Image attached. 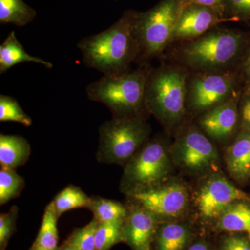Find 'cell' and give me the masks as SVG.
I'll use <instances>...</instances> for the list:
<instances>
[{
    "mask_svg": "<svg viewBox=\"0 0 250 250\" xmlns=\"http://www.w3.org/2000/svg\"><path fill=\"white\" fill-rule=\"evenodd\" d=\"M136 14L126 11L106 30L78 42L85 65L106 77L119 76L128 72L131 62L139 55L134 34Z\"/></svg>",
    "mask_w": 250,
    "mask_h": 250,
    "instance_id": "obj_1",
    "label": "cell"
},
{
    "mask_svg": "<svg viewBox=\"0 0 250 250\" xmlns=\"http://www.w3.org/2000/svg\"><path fill=\"white\" fill-rule=\"evenodd\" d=\"M150 72L143 67L119 76H103L87 86V96L91 101L106 105L113 118H135L133 115L146 106L145 95Z\"/></svg>",
    "mask_w": 250,
    "mask_h": 250,
    "instance_id": "obj_2",
    "label": "cell"
},
{
    "mask_svg": "<svg viewBox=\"0 0 250 250\" xmlns=\"http://www.w3.org/2000/svg\"><path fill=\"white\" fill-rule=\"evenodd\" d=\"M182 9V0H162L146 12L136 13L134 34L139 55L153 57L168 45Z\"/></svg>",
    "mask_w": 250,
    "mask_h": 250,
    "instance_id": "obj_3",
    "label": "cell"
},
{
    "mask_svg": "<svg viewBox=\"0 0 250 250\" xmlns=\"http://www.w3.org/2000/svg\"><path fill=\"white\" fill-rule=\"evenodd\" d=\"M185 96L186 75L180 70L164 68L149 74L146 106L163 121H176L182 116Z\"/></svg>",
    "mask_w": 250,
    "mask_h": 250,
    "instance_id": "obj_4",
    "label": "cell"
},
{
    "mask_svg": "<svg viewBox=\"0 0 250 250\" xmlns=\"http://www.w3.org/2000/svg\"><path fill=\"white\" fill-rule=\"evenodd\" d=\"M98 160L121 164L129 159L147 137V126L139 117L116 119L100 126Z\"/></svg>",
    "mask_w": 250,
    "mask_h": 250,
    "instance_id": "obj_5",
    "label": "cell"
},
{
    "mask_svg": "<svg viewBox=\"0 0 250 250\" xmlns=\"http://www.w3.org/2000/svg\"><path fill=\"white\" fill-rule=\"evenodd\" d=\"M243 42V36L240 33L213 31L186 46L183 50L184 59L195 68H219L236 58Z\"/></svg>",
    "mask_w": 250,
    "mask_h": 250,
    "instance_id": "obj_6",
    "label": "cell"
},
{
    "mask_svg": "<svg viewBox=\"0 0 250 250\" xmlns=\"http://www.w3.org/2000/svg\"><path fill=\"white\" fill-rule=\"evenodd\" d=\"M168 160L159 142L149 143L126 166L125 181L134 187L131 192L151 188L166 177Z\"/></svg>",
    "mask_w": 250,
    "mask_h": 250,
    "instance_id": "obj_7",
    "label": "cell"
},
{
    "mask_svg": "<svg viewBox=\"0 0 250 250\" xmlns=\"http://www.w3.org/2000/svg\"><path fill=\"white\" fill-rule=\"evenodd\" d=\"M130 195L155 217L177 216L183 211L187 203V191L179 184L139 190Z\"/></svg>",
    "mask_w": 250,
    "mask_h": 250,
    "instance_id": "obj_8",
    "label": "cell"
},
{
    "mask_svg": "<svg viewBox=\"0 0 250 250\" xmlns=\"http://www.w3.org/2000/svg\"><path fill=\"white\" fill-rule=\"evenodd\" d=\"M236 200L250 201V198L223 177H213L208 181L197 199L200 213L207 218L220 216L228 206Z\"/></svg>",
    "mask_w": 250,
    "mask_h": 250,
    "instance_id": "obj_9",
    "label": "cell"
},
{
    "mask_svg": "<svg viewBox=\"0 0 250 250\" xmlns=\"http://www.w3.org/2000/svg\"><path fill=\"white\" fill-rule=\"evenodd\" d=\"M228 21H237L233 18L223 17L205 6L189 5L183 8L179 15L173 39H185L205 34L210 28Z\"/></svg>",
    "mask_w": 250,
    "mask_h": 250,
    "instance_id": "obj_10",
    "label": "cell"
},
{
    "mask_svg": "<svg viewBox=\"0 0 250 250\" xmlns=\"http://www.w3.org/2000/svg\"><path fill=\"white\" fill-rule=\"evenodd\" d=\"M233 80L225 74L203 75L195 79L190 89L194 107L205 109L223 101L233 90Z\"/></svg>",
    "mask_w": 250,
    "mask_h": 250,
    "instance_id": "obj_11",
    "label": "cell"
},
{
    "mask_svg": "<svg viewBox=\"0 0 250 250\" xmlns=\"http://www.w3.org/2000/svg\"><path fill=\"white\" fill-rule=\"evenodd\" d=\"M155 229L156 217L143 207H136L124 227L123 237L134 250H150Z\"/></svg>",
    "mask_w": 250,
    "mask_h": 250,
    "instance_id": "obj_12",
    "label": "cell"
},
{
    "mask_svg": "<svg viewBox=\"0 0 250 250\" xmlns=\"http://www.w3.org/2000/svg\"><path fill=\"white\" fill-rule=\"evenodd\" d=\"M179 153L182 162L192 169L201 168L208 165L216 156L212 143L196 131L189 133L182 139Z\"/></svg>",
    "mask_w": 250,
    "mask_h": 250,
    "instance_id": "obj_13",
    "label": "cell"
},
{
    "mask_svg": "<svg viewBox=\"0 0 250 250\" xmlns=\"http://www.w3.org/2000/svg\"><path fill=\"white\" fill-rule=\"evenodd\" d=\"M237 122L235 105L229 103L219 106L205 115L201 124L204 129L213 137L223 139L232 132Z\"/></svg>",
    "mask_w": 250,
    "mask_h": 250,
    "instance_id": "obj_14",
    "label": "cell"
},
{
    "mask_svg": "<svg viewBox=\"0 0 250 250\" xmlns=\"http://www.w3.org/2000/svg\"><path fill=\"white\" fill-rule=\"evenodd\" d=\"M30 154V145L22 136L0 135V164L1 167L14 170L24 165Z\"/></svg>",
    "mask_w": 250,
    "mask_h": 250,
    "instance_id": "obj_15",
    "label": "cell"
},
{
    "mask_svg": "<svg viewBox=\"0 0 250 250\" xmlns=\"http://www.w3.org/2000/svg\"><path fill=\"white\" fill-rule=\"evenodd\" d=\"M24 62L41 64L49 69L53 67L51 62L27 53L18 41L15 31H11L0 45V74H4L11 67Z\"/></svg>",
    "mask_w": 250,
    "mask_h": 250,
    "instance_id": "obj_16",
    "label": "cell"
},
{
    "mask_svg": "<svg viewBox=\"0 0 250 250\" xmlns=\"http://www.w3.org/2000/svg\"><path fill=\"white\" fill-rule=\"evenodd\" d=\"M35 10L23 0H0V23L24 27L35 18Z\"/></svg>",
    "mask_w": 250,
    "mask_h": 250,
    "instance_id": "obj_17",
    "label": "cell"
},
{
    "mask_svg": "<svg viewBox=\"0 0 250 250\" xmlns=\"http://www.w3.org/2000/svg\"><path fill=\"white\" fill-rule=\"evenodd\" d=\"M218 227L227 231H249L250 207L244 203L228 206L220 215Z\"/></svg>",
    "mask_w": 250,
    "mask_h": 250,
    "instance_id": "obj_18",
    "label": "cell"
},
{
    "mask_svg": "<svg viewBox=\"0 0 250 250\" xmlns=\"http://www.w3.org/2000/svg\"><path fill=\"white\" fill-rule=\"evenodd\" d=\"M228 168L238 178H244L250 173V139L243 136L237 140L229 149Z\"/></svg>",
    "mask_w": 250,
    "mask_h": 250,
    "instance_id": "obj_19",
    "label": "cell"
},
{
    "mask_svg": "<svg viewBox=\"0 0 250 250\" xmlns=\"http://www.w3.org/2000/svg\"><path fill=\"white\" fill-rule=\"evenodd\" d=\"M59 217L52 202L47 206L42 218L39 235L34 246L45 249H55L58 248L59 235L57 229V220Z\"/></svg>",
    "mask_w": 250,
    "mask_h": 250,
    "instance_id": "obj_20",
    "label": "cell"
},
{
    "mask_svg": "<svg viewBox=\"0 0 250 250\" xmlns=\"http://www.w3.org/2000/svg\"><path fill=\"white\" fill-rule=\"evenodd\" d=\"M92 210L95 220L98 223H111V222L124 220L127 215L126 208L119 202L107 199H92L88 207Z\"/></svg>",
    "mask_w": 250,
    "mask_h": 250,
    "instance_id": "obj_21",
    "label": "cell"
},
{
    "mask_svg": "<svg viewBox=\"0 0 250 250\" xmlns=\"http://www.w3.org/2000/svg\"><path fill=\"white\" fill-rule=\"evenodd\" d=\"M90 198L82 189L74 186H69L59 192L52 203L58 217L67 210L74 208L88 207Z\"/></svg>",
    "mask_w": 250,
    "mask_h": 250,
    "instance_id": "obj_22",
    "label": "cell"
},
{
    "mask_svg": "<svg viewBox=\"0 0 250 250\" xmlns=\"http://www.w3.org/2000/svg\"><path fill=\"white\" fill-rule=\"evenodd\" d=\"M187 229L178 224H168L161 228L158 237L159 250H183L188 240Z\"/></svg>",
    "mask_w": 250,
    "mask_h": 250,
    "instance_id": "obj_23",
    "label": "cell"
},
{
    "mask_svg": "<svg viewBox=\"0 0 250 250\" xmlns=\"http://www.w3.org/2000/svg\"><path fill=\"white\" fill-rule=\"evenodd\" d=\"M123 221L98 223L95 233V250H108L123 238Z\"/></svg>",
    "mask_w": 250,
    "mask_h": 250,
    "instance_id": "obj_24",
    "label": "cell"
},
{
    "mask_svg": "<svg viewBox=\"0 0 250 250\" xmlns=\"http://www.w3.org/2000/svg\"><path fill=\"white\" fill-rule=\"evenodd\" d=\"M24 186V180L14 170L1 167L0 170V205H4L17 197Z\"/></svg>",
    "mask_w": 250,
    "mask_h": 250,
    "instance_id": "obj_25",
    "label": "cell"
},
{
    "mask_svg": "<svg viewBox=\"0 0 250 250\" xmlns=\"http://www.w3.org/2000/svg\"><path fill=\"white\" fill-rule=\"evenodd\" d=\"M0 121L16 122L25 126L32 125V120L23 111L17 100L8 95H0Z\"/></svg>",
    "mask_w": 250,
    "mask_h": 250,
    "instance_id": "obj_26",
    "label": "cell"
},
{
    "mask_svg": "<svg viewBox=\"0 0 250 250\" xmlns=\"http://www.w3.org/2000/svg\"><path fill=\"white\" fill-rule=\"evenodd\" d=\"M98 222L95 219L83 228L78 229L66 241L78 250H95V233Z\"/></svg>",
    "mask_w": 250,
    "mask_h": 250,
    "instance_id": "obj_27",
    "label": "cell"
},
{
    "mask_svg": "<svg viewBox=\"0 0 250 250\" xmlns=\"http://www.w3.org/2000/svg\"><path fill=\"white\" fill-rule=\"evenodd\" d=\"M18 211L17 207L14 206L7 213H3L0 215V248H1V250H5L10 237L14 233Z\"/></svg>",
    "mask_w": 250,
    "mask_h": 250,
    "instance_id": "obj_28",
    "label": "cell"
},
{
    "mask_svg": "<svg viewBox=\"0 0 250 250\" xmlns=\"http://www.w3.org/2000/svg\"><path fill=\"white\" fill-rule=\"evenodd\" d=\"M227 12L237 21H250V0H226Z\"/></svg>",
    "mask_w": 250,
    "mask_h": 250,
    "instance_id": "obj_29",
    "label": "cell"
},
{
    "mask_svg": "<svg viewBox=\"0 0 250 250\" xmlns=\"http://www.w3.org/2000/svg\"><path fill=\"white\" fill-rule=\"evenodd\" d=\"M183 8L189 5H199L212 9L223 17H227L226 0H182Z\"/></svg>",
    "mask_w": 250,
    "mask_h": 250,
    "instance_id": "obj_30",
    "label": "cell"
},
{
    "mask_svg": "<svg viewBox=\"0 0 250 250\" xmlns=\"http://www.w3.org/2000/svg\"><path fill=\"white\" fill-rule=\"evenodd\" d=\"M222 250H250V245L246 238L229 237L224 241Z\"/></svg>",
    "mask_w": 250,
    "mask_h": 250,
    "instance_id": "obj_31",
    "label": "cell"
},
{
    "mask_svg": "<svg viewBox=\"0 0 250 250\" xmlns=\"http://www.w3.org/2000/svg\"><path fill=\"white\" fill-rule=\"evenodd\" d=\"M188 250H209L208 247L206 246L205 244L202 243H197L195 244L192 245L190 248Z\"/></svg>",
    "mask_w": 250,
    "mask_h": 250,
    "instance_id": "obj_32",
    "label": "cell"
},
{
    "mask_svg": "<svg viewBox=\"0 0 250 250\" xmlns=\"http://www.w3.org/2000/svg\"><path fill=\"white\" fill-rule=\"evenodd\" d=\"M245 68H246L247 75H248V76L250 78V51L248 54V57H247L246 64H245Z\"/></svg>",
    "mask_w": 250,
    "mask_h": 250,
    "instance_id": "obj_33",
    "label": "cell"
},
{
    "mask_svg": "<svg viewBox=\"0 0 250 250\" xmlns=\"http://www.w3.org/2000/svg\"><path fill=\"white\" fill-rule=\"evenodd\" d=\"M60 250H78L75 247L72 246L71 245L68 244L65 242V244L63 246L61 247Z\"/></svg>",
    "mask_w": 250,
    "mask_h": 250,
    "instance_id": "obj_34",
    "label": "cell"
},
{
    "mask_svg": "<svg viewBox=\"0 0 250 250\" xmlns=\"http://www.w3.org/2000/svg\"><path fill=\"white\" fill-rule=\"evenodd\" d=\"M243 113H250V101H248L245 104L244 107H243Z\"/></svg>",
    "mask_w": 250,
    "mask_h": 250,
    "instance_id": "obj_35",
    "label": "cell"
},
{
    "mask_svg": "<svg viewBox=\"0 0 250 250\" xmlns=\"http://www.w3.org/2000/svg\"><path fill=\"white\" fill-rule=\"evenodd\" d=\"M31 250H60V248H57L55 249H45V248H37V247H33Z\"/></svg>",
    "mask_w": 250,
    "mask_h": 250,
    "instance_id": "obj_36",
    "label": "cell"
},
{
    "mask_svg": "<svg viewBox=\"0 0 250 250\" xmlns=\"http://www.w3.org/2000/svg\"><path fill=\"white\" fill-rule=\"evenodd\" d=\"M243 118H244L247 122L250 123V113H243Z\"/></svg>",
    "mask_w": 250,
    "mask_h": 250,
    "instance_id": "obj_37",
    "label": "cell"
},
{
    "mask_svg": "<svg viewBox=\"0 0 250 250\" xmlns=\"http://www.w3.org/2000/svg\"><path fill=\"white\" fill-rule=\"evenodd\" d=\"M248 232H249L250 238V230H249V231H248Z\"/></svg>",
    "mask_w": 250,
    "mask_h": 250,
    "instance_id": "obj_38",
    "label": "cell"
}]
</instances>
